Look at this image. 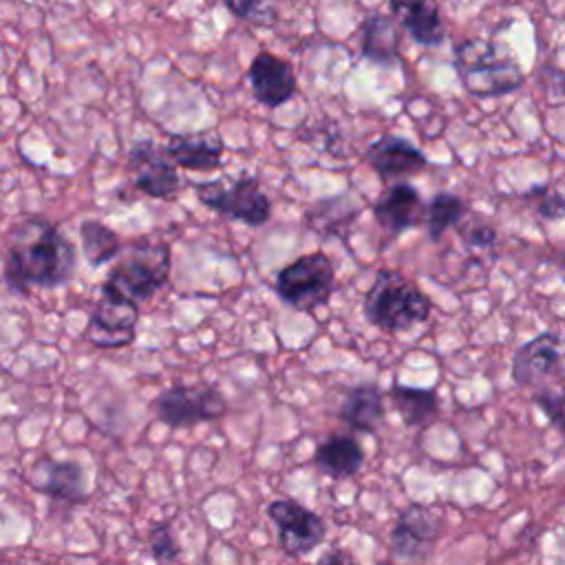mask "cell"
Masks as SVG:
<instances>
[{"label":"cell","mask_w":565,"mask_h":565,"mask_svg":"<svg viewBox=\"0 0 565 565\" xmlns=\"http://www.w3.org/2000/svg\"><path fill=\"white\" fill-rule=\"evenodd\" d=\"M512 380L519 386L543 388L550 380L565 377V340L556 331H543L519 347L512 358Z\"/></svg>","instance_id":"cell-10"},{"label":"cell","mask_w":565,"mask_h":565,"mask_svg":"<svg viewBox=\"0 0 565 565\" xmlns=\"http://www.w3.org/2000/svg\"><path fill=\"white\" fill-rule=\"evenodd\" d=\"M466 241L472 247H490V245L497 243V232L490 225H475V227L468 230Z\"/></svg>","instance_id":"cell-30"},{"label":"cell","mask_w":565,"mask_h":565,"mask_svg":"<svg viewBox=\"0 0 565 565\" xmlns=\"http://www.w3.org/2000/svg\"><path fill=\"white\" fill-rule=\"evenodd\" d=\"M439 532L441 516L428 505L411 503L399 512L388 534L391 554L404 561H424L433 554Z\"/></svg>","instance_id":"cell-12"},{"label":"cell","mask_w":565,"mask_h":565,"mask_svg":"<svg viewBox=\"0 0 565 565\" xmlns=\"http://www.w3.org/2000/svg\"><path fill=\"white\" fill-rule=\"evenodd\" d=\"M148 547L154 561L159 563H172L181 556V550L170 532L168 523H152L148 532Z\"/></svg>","instance_id":"cell-28"},{"label":"cell","mask_w":565,"mask_h":565,"mask_svg":"<svg viewBox=\"0 0 565 565\" xmlns=\"http://www.w3.org/2000/svg\"><path fill=\"white\" fill-rule=\"evenodd\" d=\"M247 82L254 99L265 108L287 104L298 88L294 66L271 51H258L247 68Z\"/></svg>","instance_id":"cell-13"},{"label":"cell","mask_w":565,"mask_h":565,"mask_svg":"<svg viewBox=\"0 0 565 565\" xmlns=\"http://www.w3.org/2000/svg\"><path fill=\"white\" fill-rule=\"evenodd\" d=\"M335 265L324 252H311L287 263L274 280V289L285 305L298 311H313L333 294Z\"/></svg>","instance_id":"cell-5"},{"label":"cell","mask_w":565,"mask_h":565,"mask_svg":"<svg viewBox=\"0 0 565 565\" xmlns=\"http://www.w3.org/2000/svg\"><path fill=\"white\" fill-rule=\"evenodd\" d=\"M225 9L254 26H271L276 22V9L267 0H223Z\"/></svg>","instance_id":"cell-26"},{"label":"cell","mask_w":565,"mask_h":565,"mask_svg":"<svg viewBox=\"0 0 565 565\" xmlns=\"http://www.w3.org/2000/svg\"><path fill=\"white\" fill-rule=\"evenodd\" d=\"M313 463L331 479H349L360 472L364 448L353 435H329L316 446Z\"/></svg>","instance_id":"cell-21"},{"label":"cell","mask_w":565,"mask_h":565,"mask_svg":"<svg viewBox=\"0 0 565 565\" xmlns=\"http://www.w3.org/2000/svg\"><path fill=\"white\" fill-rule=\"evenodd\" d=\"M466 214V203L461 196L452 194V192H437L433 194V199L426 203V216H424V225H426V234L433 243L441 241V236L455 227Z\"/></svg>","instance_id":"cell-25"},{"label":"cell","mask_w":565,"mask_h":565,"mask_svg":"<svg viewBox=\"0 0 565 565\" xmlns=\"http://www.w3.org/2000/svg\"><path fill=\"white\" fill-rule=\"evenodd\" d=\"M163 148H166V154L179 168L194 170V172H212L221 168V157L225 152V143L214 130L172 135Z\"/></svg>","instance_id":"cell-18"},{"label":"cell","mask_w":565,"mask_h":565,"mask_svg":"<svg viewBox=\"0 0 565 565\" xmlns=\"http://www.w3.org/2000/svg\"><path fill=\"white\" fill-rule=\"evenodd\" d=\"M267 516L274 521L278 545L287 556L311 554L327 536L324 521L296 499L271 501Z\"/></svg>","instance_id":"cell-9"},{"label":"cell","mask_w":565,"mask_h":565,"mask_svg":"<svg viewBox=\"0 0 565 565\" xmlns=\"http://www.w3.org/2000/svg\"><path fill=\"white\" fill-rule=\"evenodd\" d=\"M525 199H532L536 201V212L547 218V221H556V218H565V196L541 183V185H532L527 192H525Z\"/></svg>","instance_id":"cell-27"},{"label":"cell","mask_w":565,"mask_h":565,"mask_svg":"<svg viewBox=\"0 0 565 565\" xmlns=\"http://www.w3.org/2000/svg\"><path fill=\"white\" fill-rule=\"evenodd\" d=\"M360 214V207L353 203L351 196H331L316 201L311 207L305 212V223L320 236H331L340 234L355 216Z\"/></svg>","instance_id":"cell-23"},{"label":"cell","mask_w":565,"mask_h":565,"mask_svg":"<svg viewBox=\"0 0 565 565\" xmlns=\"http://www.w3.org/2000/svg\"><path fill=\"white\" fill-rule=\"evenodd\" d=\"M371 212L386 234L399 236L406 230L424 223L426 203L413 183L397 181L373 201Z\"/></svg>","instance_id":"cell-14"},{"label":"cell","mask_w":565,"mask_h":565,"mask_svg":"<svg viewBox=\"0 0 565 565\" xmlns=\"http://www.w3.org/2000/svg\"><path fill=\"white\" fill-rule=\"evenodd\" d=\"M386 415L384 393L373 382L355 384L347 391L338 417L353 430L360 433H375Z\"/></svg>","instance_id":"cell-20"},{"label":"cell","mask_w":565,"mask_h":565,"mask_svg":"<svg viewBox=\"0 0 565 565\" xmlns=\"http://www.w3.org/2000/svg\"><path fill=\"white\" fill-rule=\"evenodd\" d=\"M318 561L320 563H351V556L344 552H329V554H322Z\"/></svg>","instance_id":"cell-31"},{"label":"cell","mask_w":565,"mask_h":565,"mask_svg":"<svg viewBox=\"0 0 565 565\" xmlns=\"http://www.w3.org/2000/svg\"><path fill=\"white\" fill-rule=\"evenodd\" d=\"M139 302L102 282L99 298L88 316L84 338L99 349H124L135 342Z\"/></svg>","instance_id":"cell-7"},{"label":"cell","mask_w":565,"mask_h":565,"mask_svg":"<svg viewBox=\"0 0 565 565\" xmlns=\"http://www.w3.org/2000/svg\"><path fill=\"white\" fill-rule=\"evenodd\" d=\"M532 399L536 408L547 417V422L556 426L561 433H565V391L543 386L539 393H534Z\"/></svg>","instance_id":"cell-29"},{"label":"cell","mask_w":565,"mask_h":565,"mask_svg":"<svg viewBox=\"0 0 565 565\" xmlns=\"http://www.w3.org/2000/svg\"><path fill=\"white\" fill-rule=\"evenodd\" d=\"M408 38L422 46H439L446 38L444 18L435 0H386Z\"/></svg>","instance_id":"cell-17"},{"label":"cell","mask_w":565,"mask_h":565,"mask_svg":"<svg viewBox=\"0 0 565 565\" xmlns=\"http://www.w3.org/2000/svg\"><path fill=\"white\" fill-rule=\"evenodd\" d=\"M33 488L73 510V505L86 501V481L84 468L77 461H60V459H42L33 466Z\"/></svg>","instance_id":"cell-16"},{"label":"cell","mask_w":565,"mask_h":565,"mask_svg":"<svg viewBox=\"0 0 565 565\" xmlns=\"http://www.w3.org/2000/svg\"><path fill=\"white\" fill-rule=\"evenodd\" d=\"M152 411L170 428H190L223 417L227 402L216 386L174 384L152 399Z\"/></svg>","instance_id":"cell-8"},{"label":"cell","mask_w":565,"mask_h":565,"mask_svg":"<svg viewBox=\"0 0 565 565\" xmlns=\"http://www.w3.org/2000/svg\"><path fill=\"white\" fill-rule=\"evenodd\" d=\"M196 199L210 210L230 221H241L249 227H260L271 216V201L254 177H238L230 185L221 181L194 183Z\"/></svg>","instance_id":"cell-6"},{"label":"cell","mask_w":565,"mask_h":565,"mask_svg":"<svg viewBox=\"0 0 565 565\" xmlns=\"http://www.w3.org/2000/svg\"><path fill=\"white\" fill-rule=\"evenodd\" d=\"M360 53L377 66H393L399 62V31L395 15L373 11L360 26Z\"/></svg>","instance_id":"cell-19"},{"label":"cell","mask_w":565,"mask_h":565,"mask_svg":"<svg viewBox=\"0 0 565 565\" xmlns=\"http://www.w3.org/2000/svg\"><path fill=\"white\" fill-rule=\"evenodd\" d=\"M366 163L377 172L382 181H393L422 172L428 166V159L406 137L382 135L369 146Z\"/></svg>","instance_id":"cell-15"},{"label":"cell","mask_w":565,"mask_h":565,"mask_svg":"<svg viewBox=\"0 0 565 565\" xmlns=\"http://www.w3.org/2000/svg\"><path fill=\"white\" fill-rule=\"evenodd\" d=\"M388 402L408 428L430 426L439 415V395L435 388H417L393 382L388 388Z\"/></svg>","instance_id":"cell-22"},{"label":"cell","mask_w":565,"mask_h":565,"mask_svg":"<svg viewBox=\"0 0 565 565\" xmlns=\"http://www.w3.org/2000/svg\"><path fill=\"white\" fill-rule=\"evenodd\" d=\"M452 64L461 86L475 97H501L523 84V71L505 44L468 38L455 44Z\"/></svg>","instance_id":"cell-2"},{"label":"cell","mask_w":565,"mask_h":565,"mask_svg":"<svg viewBox=\"0 0 565 565\" xmlns=\"http://www.w3.org/2000/svg\"><path fill=\"white\" fill-rule=\"evenodd\" d=\"M172 256L168 243L161 241H137L132 243L117 265L110 267L106 276V285L124 294L135 302L150 300L170 276Z\"/></svg>","instance_id":"cell-4"},{"label":"cell","mask_w":565,"mask_h":565,"mask_svg":"<svg viewBox=\"0 0 565 565\" xmlns=\"http://www.w3.org/2000/svg\"><path fill=\"white\" fill-rule=\"evenodd\" d=\"M79 243L90 267H102L121 254L119 234L102 221L88 218L79 225Z\"/></svg>","instance_id":"cell-24"},{"label":"cell","mask_w":565,"mask_h":565,"mask_svg":"<svg viewBox=\"0 0 565 565\" xmlns=\"http://www.w3.org/2000/svg\"><path fill=\"white\" fill-rule=\"evenodd\" d=\"M77 265L73 243L44 216H26L11 230L4 258V285L11 294L66 285Z\"/></svg>","instance_id":"cell-1"},{"label":"cell","mask_w":565,"mask_h":565,"mask_svg":"<svg viewBox=\"0 0 565 565\" xmlns=\"http://www.w3.org/2000/svg\"><path fill=\"white\" fill-rule=\"evenodd\" d=\"M430 309V298L399 269L388 267L377 269L362 302L364 320L386 333L408 331L426 322Z\"/></svg>","instance_id":"cell-3"},{"label":"cell","mask_w":565,"mask_h":565,"mask_svg":"<svg viewBox=\"0 0 565 565\" xmlns=\"http://www.w3.org/2000/svg\"><path fill=\"white\" fill-rule=\"evenodd\" d=\"M128 166L137 190L152 199L172 201L181 190L177 163L152 139H137L128 150Z\"/></svg>","instance_id":"cell-11"}]
</instances>
